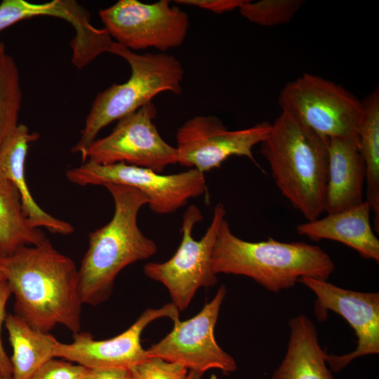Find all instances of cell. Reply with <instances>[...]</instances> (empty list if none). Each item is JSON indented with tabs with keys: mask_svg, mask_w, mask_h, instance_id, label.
I'll list each match as a JSON object with an SVG mask.
<instances>
[{
	"mask_svg": "<svg viewBox=\"0 0 379 379\" xmlns=\"http://www.w3.org/2000/svg\"><path fill=\"white\" fill-rule=\"evenodd\" d=\"M315 295L314 312L319 321L327 319L328 311L343 317L357 338L356 349L343 355L326 354L333 372L340 371L359 357L379 353V293L361 292L338 287L327 280L302 277L299 280Z\"/></svg>",
	"mask_w": 379,
	"mask_h": 379,
	"instance_id": "4fadbf2b",
	"label": "cell"
},
{
	"mask_svg": "<svg viewBox=\"0 0 379 379\" xmlns=\"http://www.w3.org/2000/svg\"><path fill=\"white\" fill-rule=\"evenodd\" d=\"M80 379H131L130 368H86Z\"/></svg>",
	"mask_w": 379,
	"mask_h": 379,
	"instance_id": "83f0119b",
	"label": "cell"
},
{
	"mask_svg": "<svg viewBox=\"0 0 379 379\" xmlns=\"http://www.w3.org/2000/svg\"><path fill=\"white\" fill-rule=\"evenodd\" d=\"M365 178L358 137L329 138L324 211L334 213L361 204Z\"/></svg>",
	"mask_w": 379,
	"mask_h": 379,
	"instance_id": "9a60e30c",
	"label": "cell"
},
{
	"mask_svg": "<svg viewBox=\"0 0 379 379\" xmlns=\"http://www.w3.org/2000/svg\"><path fill=\"white\" fill-rule=\"evenodd\" d=\"M114 203V215L105 225L90 233L88 248L78 268L81 303L96 306L111 296L115 279L126 266L146 260L157 251V244L138 225L147 197L138 190L121 185H103Z\"/></svg>",
	"mask_w": 379,
	"mask_h": 379,
	"instance_id": "7a4b0ae2",
	"label": "cell"
},
{
	"mask_svg": "<svg viewBox=\"0 0 379 379\" xmlns=\"http://www.w3.org/2000/svg\"><path fill=\"white\" fill-rule=\"evenodd\" d=\"M225 216V206L217 204L206 233L196 240L192 230L203 215L197 206H189L182 218L181 242L174 255L165 262H152L144 266V274L165 286L171 302L179 311L188 307L200 287L214 286L218 282L217 275L212 270L211 255L219 227Z\"/></svg>",
	"mask_w": 379,
	"mask_h": 379,
	"instance_id": "8992f818",
	"label": "cell"
},
{
	"mask_svg": "<svg viewBox=\"0 0 379 379\" xmlns=\"http://www.w3.org/2000/svg\"><path fill=\"white\" fill-rule=\"evenodd\" d=\"M157 110L152 102L121 118L107 136L96 139L81 157L83 163H125L161 173L178 164L175 147L160 135L154 119Z\"/></svg>",
	"mask_w": 379,
	"mask_h": 379,
	"instance_id": "30bf717a",
	"label": "cell"
},
{
	"mask_svg": "<svg viewBox=\"0 0 379 379\" xmlns=\"http://www.w3.org/2000/svg\"><path fill=\"white\" fill-rule=\"evenodd\" d=\"M364 116L358 132L360 154L365 166L366 201L373 213L379 233V91L375 88L362 101Z\"/></svg>",
	"mask_w": 379,
	"mask_h": 379,
	"instance_id": "44dd1931",
	"label": "cell"
},
{
	"mask_svg": "<svg viewBox=\"0 0 379 379\" xmlns=\"http://www.w3.org/2000/svg\"><path fill=\"white\" fill-rule=\"evenodd\" d=\"M0 270L15 296V314L32 328L49 333L60 324L80 331L78 268L48 239L0 258Z\"/></svg>",
	"mask_w": 379,
	"mask_h": 379,
	"instance_id": "6da1fadb",
	"label": "cell"
},
{
	"mask_svg": "<svg viewBox=\"0 0 379 379\" xmlns=\"http://www.w3.org/2000/svg\"><path fill=\"white\" fill-rule=\"evenodd\" d=\"M4 280H6V279L1 270H0V281H2Z\"/></svg>",
	"mask_w": 379,
	"mask_h": 379,
	"instance_id": "4dcf8cb0",
	"label": "cell"
},
{
	"mask_svg": "<svg viewBox=\"0 0 379 379\" xmlns=\"http://www.w3.org/2000/svg\"><path fill=\"white\" fill-rule=\"evenodd\" d=\"M290 335L285 356L271 379H335L327 367V353L319 343L313 321L305 314L289 320Z\"/></svg>",
	"mask_w": 379,
	"mask_h": 379,
	"instance_id": "ac0fdd59",
	"label": "cell"
},
{
	"mask_svg": "<svg viewBox=\"0 0 379 379\" xmlns=\"http://www.w3.org/2000/svg\"><path fill=\"white\" fill-rule=\"evenodd\" d=\"M6 55L5 46L0 42V60Z\"/></svg>",
	"mask_w": 379,
	"mask_h": 379,
	"instance_id": "f546056e",
	"label": "cell"
},
{
	"mask_svg": "<svg viewBox=\"0 0 379 379\" xmlns=\"http://www.w3.org/2000/svg\"><path fill=\"white\" fill-rule=\"evenodd\" d=\"M227 288L221 285L215 295L194 317L173 321V328L146 350L147 357H158L201 373L217 368L225 374L234 372L237 363L217 343L214 329Z\"/></svg>",
	"mask_w": 379,
	"mask_h": 379,
	"instance_id": "8fae6325",
	"label": "cell"
},
{
	"mask_svg": "<svg viewBox=\"0 0 379 379\" xmlns=\"http://www.w3.org/2000/svg\"><path fill=\"white\" fill-rule=\"evenodd\" d=\"M131 379H186L188 370L158 357H148L130 368Z\"/></svg>",
	"mask_w": 379,
	"mask_h": 379,
	"instance_id": "cb8c5ba5",
	"label": "cell"
},
{
	"mask_svg": "<svg viewBox=\"0 0 379 379\" xmlns=\"http://www.w3.org/2000/svg\"><path fill=\"white\" fill-rule=\"evenodd\" d=\"M22 97L18 67L6 53L0 60V147L19 124Z\"/></svg>",
	"mask_w": 379,
	"mask_h": 379,
	"instance_id": "7402d4cb",
	"label": "cell"
},
{
	"mask_svg": "<svg viewBox=\"0 0 379 379\" xmlns=\"http://www.w3.org/2000/svg\"><path fill=\"white\" fill-rule=\"evenodd\" d=\"M0 379H6L0 375Z\"/></svg>",
	"mask_w": 379,
	"mask_h": 379,
	"instance_id": "1f68e13d",
	"label": "cell"
},
{
	"mask_svg": "<svg viewBox=\"0 0 379 379\" xmlns=\"http://www.w3.org/2000/svg\"><path fill=\"white\" fill-rule=\"evenodd\" d=\"M99 16L115 42L131 51L154 48L166 53L183 44L190 27L187 13L168 0H119L100 10Z\"/></svg>",
	"mask_w": 379,
	"mask_h": 379,
	"instance_id": "9c48e42d",
	"label": "cell"
},
{
	"mask_svg": "<svg viewBox=\"0 0 379 379\" xmlns=\"http://www.w3.org/2000/svg\"><path fill=\"white\" fill-rule=\"evenodd\" d=\"M203 373L194 371H190L187 373L186 379H201Z\"/></svg>",
	"mask_w": 379,
	"mask_h": 379,
	"instance_id": "f1b7e54d",
	"label": "cell"
},
{
	"mask_svg": "<svg viewBox=\"0 0 379 379\" xmlns=\"http://www.w3.org/2000/svg\"><path fill=\"white\" fill-rule=\"evenodd\" d=\"M13 354L12 379H29L43 364L53 358L58 341L49 333L32 328L16 314H6L4 321Z\"/></svg>",
	"mask_w": 379,
	"mask_h": 379,
	"instance_id": "d6986e66",
	"label": "cell"
},
{
	"mask_svg": "<svg viewBox=\"0 0 379 379\" xmlns=\"http://www.w3.org/2000/svg\"><path fill=\"white\" fill-rule=\"evenodd\" d=\"M65 175L70 182L81 186L116 184L135 188L147 197L149 208L158 214L174 213L189 199L206 191L204 173L194 168L162 175L125 163L100 164L87 161L67 170Z\"/></svg>",
	"mask_w": 379,
	"mask_h": 379,
	"instance_id": "ba28073f",
	"label": "cell"
},
{
	"mask_svg": "<svg viewBox=\"0 0 379 379\" xmlns=\"http://www.w3.org/2000/svg\"><path fill=\"white\" fill-rule=\"evenodd\" d=\"M39 135L19 124L0 147V180H8L19 192L24 213L35 228L44 227L53 234L68 235L74 232L69 222L58 219L44 211L32 197L25 178V161L29 144Z\"/></svg>",
	"mask_w": 379,
	"mask_h": 379,
	"instance_id": "2e32d148",
	"label": "cell"
},
{
	"mask_svg": "<svg viewBox=\"0 0 379 379\" xmlns=\"http://www.w3.org/2000/svg\"><path fill=\"white\" fill-rule=\"evenodd\" d=\"M244 0H177L178 4L196 6L213 13L221 14L231 11L241 5Z\"/></svg>",
	"mask_w": 379,
	"mask_h": 379,
	"instance_id": "4316f807",
	"label": "cell"
},
{
	"mask_svg": "<svg viewBox=\"0 0 379 379\" xmlns=\"http://www.w3.org/2000/svg\"><path fill=\"white\" fill-rule=\"evenodd\" d=\"M11 295V288L8 281H0V375L6 379H12L13 368L11 359L2 343L1 329L6 317V307Z\"/></svg>",
	"mask_w": 379,
	"mask_h": 379,
	"instance_id": "484cf974",
	"label": "cell"
},
{
	"mask_svg": "<svg viewBox=\"0 0 379 379\" xmlns=\"http://www.w3.org/2000/svg\"><path fill=\"white\" fill-rule=\"evenodd\" d=\"M279 105L326 138L358 137L364 116L362 101L342 86L305 73L286 84Z\"/></svg>",
	"mask_w": 379,
	"mask_h": 379,
	"instance_id": "52a82bcc",
	"label": "cell"
},
{
	"mask_svg": "<svg viewBox=\"0 0 379 379\" xmlns=\"http://www.w3.org/2000/svg\"><path fill=\"white\" fill-rule=\"evenodd\" d=\"M271 124L263 121L231 131L213 115H198L185 121L176 133L178 164L204 173L232 156L245 157L261 168L253 148L268 135Z\"/></svg>",
	"mask_w": 379,
	"mask_h": 379,
	"instance_id": "7c38bea8",
	"label": "cell"
},
{
	"mask_svg": "<svg viewBox=\"0 0 379 379\" xmlns=\"http://www.w3.org/2000/svg\"><path fill=\"white\" fill-rule=\"evenodd\" d=\"M370 204L359 205L298 225V234L312 241L332 240L355 250L362 258L379 262V240L371 224Z\"/></svg>",
	"mask_w": 379,
	"mask_h": 379,
	"instance_id": "e0dca14e",
	"label": "cell"
},
{
	"mask_svg": "<svg viewBox=\"0 0 379 379\" xmlns=\"http://www.w3.org/2000/svg\"><path fill=\"white\" fill-rule=\"evenodd\" d=\"M85 369L82 366L55 357L43 364L29 379H80Z\"/></svg>",
	"mask_w": 379,
	"mask_h": 379,
	"instance_id": "d4e9b609",
	"label": "cell"
},
{
	"mask_svg": "<svg viewBox=\"0 0 379 379\" xmlns=\"http://www.w3.org/2000/svg\"><path fill=\"white\" fill-rule=\"evenodd\" d=\"M46 239L29 222L21 197L8 180H0V258L8 257L25 246H36Z\"/></svg>",
	"mask_w": 379,
	"mask_h": 379,
	"instance_id": "ffe728a7",
	"label": "cell"
},
{
	"mask_svg": "<svg viewBox=\"0 0 379 379\" xmlns=\"http://www.w3.org/2000/svg\"><path fill=\"white\" fill-rule=\"evenodd\" d=\"M109 53L128 63L131 76L126 82L113 84L95 98L81 136L71 150L81 157L100 131L114 121L152 102L162 92L182 93L184 69L175 57L162 52L138 54L114 41Z\"/></svg>",
	"mask_w": 379,
	"mask_h": 379,
	"instance_id": "5b68a950",
	"label": "cell"
},
{
	"mask_svg": "<svg viewBox=\"0 0 379 379\" xmlns=\"http://www.w3.org/2000/svg\"><path fill=\"white\" fill-rule=\"evenodd\" d=\"M303 0H244L239 7L241 15L248 21L265 27L289 22L303 6Z\"/></svg>",
	"mask_w": 379,
	"mask_h": 379,
	"instance_id": "603a6c76",
	"label": "cell"
},
{
	"mask_svg": "<svg viewBox=\"0 0 379 379\" xmlns=\"http://www.w3.org/2000/svg\"><path fill=\"white\" fill-rule=\"evenodd\" d=\"M179 312L172 302L157 309L148 308L128 329L107 340H97L91 333L79 331L73 334L71 343H56L55 357L86 368H131L148 358L140 340L146 326L162 317L170 318L174 321L179 319Z\"/></svg>",
	"mask_w": 379,
	"mask_h": 379,
	"instance_id": "5bb4252c",
	"label": "cell"
},
{
	"mask_svg": "<svg viewBox=\"0 0 379 379\" xmlns=\"http://www.w3.org/2000/svg\"><path fill=\"white\" fill-rule=\"evenodd\" d=\"M328 142V138L281 112L260 143L279 190L307 221L325 212Z\"/></svg>",
	"mask_w": 379,
	"mask_h": 379,
	"instance_id": "277c9868",
	"label": "cell"
},
{
	"mask_svg": "<svg viewBox=\"0 0 379 379\" xmlns=\"http://www.w3.org/2000/svg\"><path fill=\"white\" fill-rule=\"evenodd\" d=\"M213 272L248 277L269 291L293 287L302 277L327 280L335 270L330 255L305 242H281L272 237L251 242L237 237L225 218L211 255Z\"/></svg>",
	"mask_w": 379,
	"mask_h": 379,
	"instance_id": "3957f363",
	"label": "cell"
}]
</instances>
